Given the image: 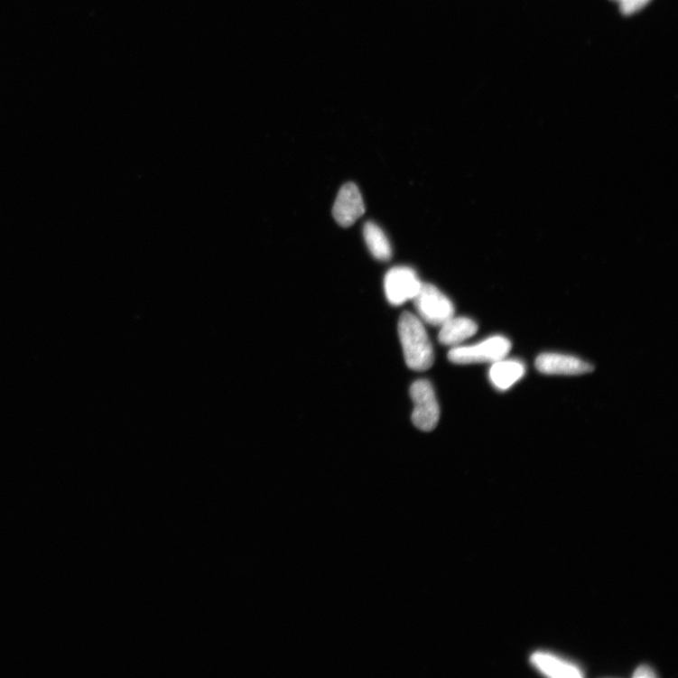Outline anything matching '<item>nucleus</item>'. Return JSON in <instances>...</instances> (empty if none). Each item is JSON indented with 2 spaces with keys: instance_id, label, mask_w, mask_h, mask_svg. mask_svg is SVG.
Segmentation results:
<instances>
[{
  "instance_id": "1",
  "label": "nucleus",
  "mask_w": 678,
  "mask_h": 678,
  "mask_svg": "<svg viewBox=\"0 0 678 678\" xmlns=\"http://www.w3.org/2000/svg\"><path fill=\"white\" fill-rule=\"evenodd\" d=\"M398 331L405 363L415 371L429 369L434 362V353L422 320L410 312H404L399 320Z\"/></svg>"
},
{
  "instance_id": "2",
  "label": "nucleus",
  "mask_w": 678,
  "mask_h": 678,
  "mask_svg": "<svg viewBox=\"0 0 678 678\" xmlns=\"http://www.w3.org/2000/svg\"><path fill=\"white\" fill-rule=\"evenodd\" d=\"M511 348L512 343L507 338L494 336L474 345L453 347L448 358L458 365L494 363L506 358Z\"/></svg>"
},
{
  "instance_id": "3",
  "label": "nucleus",
  "mask_w": 678,
  "mask_h": 678,
  "mask_svg": "<svg viewBox=\"0 0 678 678\" xmlns=\"http://www.w3.org/2000/svg\"><path fill=\"white\" fill-rule=\"evenodd\" d=\"M410 396L413 404V424L423 432L432 431L441 418L432 385L427 380L415 381L410 387Z\"/></svg>"
},
{
  "instance_id": "4",
  "label": "nucleus",
  "mask_w": 678,
  "mask_h": 678,
  "mask_svg": "<svg viewBox=\"0 0 678 678\" xmlns=\"http://www.w3.org/2000/svg\"><path fill=\"white\" fill-rule=\"evenodd\" d=\"M413 302L421 320L430 325L441 327L454 316L452 302L432 283H423Z\"/></svg>"
},
{
  "instance_id": "5",
  "label": "nucleus",
  "mask_w": 678,
  "mask_h": 678,
  "mask_svg": "<svg viewBox=\"0 0 678 678\" xmlns=\"http://www.w3.org/2000/svg\"><path fill=\"white\" fill-rule=\"evenodd\" d=\"M423 282L414 270L401 266L392 268L385 276V293L387 301L394 306H400L417 295Z\"/></svg>"
},
{
  "instance_id": "6",
  "label": "nucleus",
  "mask_w": 678,
  "mask_h": 678,
  "mask_svg": "<svg viewBox=\"0 0 678 678\" xmlns=\"http://www.w3.org/2000/svg\"><path fill=\"white\" fill-rule=\"evenodd\" d=\"M365 213V204L358 187L354 183L345 184L339 190L333 208L337 223L348 228Z\"/></svg>"
},
{
  "instance_id": "7",
  "label": "nucleus",
  "mask_w": 678,
  "mask_h": 678,
  "mask_svg": "<svg viewBox=\"0 0 678 678\" xmlns=\"http://www.w3.org/2000/svg\"><path fill=\"white\" fill-rule=\"evenodd\" d=\"M540 373L549 376H580L590 373L594 367L585 361L561 354H543L536 359Z\"/></svg>"
},
{
  "instance_id": "8",
  "label": "nucleus",
  "mask_w": 678,
  "mask_h": 678,
  "mask_svg": "<svg viewBox=\"0 0 678 678\" xmlns=\"http://www.w3.org/2000/svg\"><path fill=\"white\" fill-rule=\"evenodd\" d=\"M525 374L526 367L522 362L503 358L492 363L489 379L497 390L506 391L521 380Z\"/></svg>"
},
{
  "instance_id": "9",
  "label": "nucleus",
  "mask_w": 678,
  "mask_h": 678,
  "mask_svg": "<svg viewBox=\"0 0 678 678\" xmlns=\"http://www.w3.org/2000/svg\"><path fill=\"white\" fill-rule=\"evenodd\" d=\"M477 331L478 325L471 319L453 316L441 326L439 339L442 345L453 348L473 337Z\"/></svg>"
},
{
  "instance_id": "10",
  "label": "nucleus",
  "mask_w": 678,
  "mask_h": 678,
  "mask_svg": "<svg viewBox=\"0 0 678 678\" xmlns=\"http://www.w3.org/2000/svg\"><path fill=\"white\" fill-rule=\"evenodd\" d=\"M532 664L543 674L555 678L581 677L582 673L576 665L566 663L555 655L536 652L532 655Z\"/></svg>"
},
{
  "instance_id": "11",
  "label": "nucleus",
  "mask_w": 678,
  "mask_h": 678,
  "mask_svg": "<svg viewBox=\"0 0 678 678\" xmlns=\"http://www.w3.org/2000/svg\"><path fill=\"white\" fill-rule=\"evenodd\" d=\"M363 236L368 251L379 261H388L392 257V247L384 230L374 222H367L363 228Z\"/></svg>"
},
{
  "instance_id": "12",
  "label": "nucleus",
  "mask_w": 678,
  "mask_h": 678,
  "mask_svg": "<svg viewBox=\"0 0 678 678\" xmlns=\"http://www.w3.org/2000/svg\"><path fill=\"white\" fill-rule=\"evenodd\" d=\"M651 0H622L619 3L621 12L629 15L644 9Z\"/></svg>"
},
{
  "instance_id": "13",
  "label": "nucleus",
  "mask_w": 678,
  "mask_h": 678,
  "mask_svg": "<svg viewBox=\"0 0 678 678\" xmlns=\"http://www.w3.org/2000/svg\"><path fill=\"white\" fill-rule=\"evenodd\" d=\"M633 676L636 678H653L657 676V674L649 666L642 665L636 669Z\"/></svg>"
},
{
  "instance_id": "14",
  "label": "nucleus",
  "mask_w": 678,
  "mask_h": 678,
  "mask_svg": "<svg viewBox=\"0 0 678 678\" xmlns=\"http://www.w3.org/2000/svg\"><path fill=\"white\" fill-rule=\"evenodd\" d=\"M612 2H616V3L619 4L620 2H622V0H612Z\"/></svg>"
}]
</instances>
